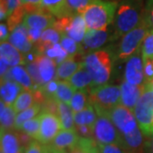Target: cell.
Listing matches in <instances>:
<instances>
[{
  "label": "cell",
  "mask_w": 153,
  "mask_h": 153,
  "mask_svg": "<svg viewBox=\"0 0 153 153\" xmlns=\"http://www.w3.org/2000/svg\"><path fill=\"white\" fill-rule=\"evenodd\" d=\"M143 17L148 22L151 28L153 29V0L146 1V4L143 12Z\"/></svg>",
  "instance_id": "7bdbcfd3"
},
{
  "label": "cell",
  "mask_w": 153,
  "mask_h": 153,
  "mask_svg": "<svg viewBox=\"0 0 153 153\" xmlns=\"http://www.w3.org/2000/svg\"><path fill=\"white\" fill-rule=\"evenodd\" d=\"M26 14H27V11L23 7V5L19 6L16 10L11 14L10 16L7 20V25H8V27L10 29V33L19 25L22 24Z\"/></svg>",
  "instance_id": "836d02e7"
},
{
  "label": "cell",
  "mask_w": 153,
  "mask_h": 153,
  "mask_svg": "<svg viewBox=\"0 0 153 153\" xmlns=\"http://www.w3.org/2000/svg\"><path fill=\"white\" fill-rule=\"evenodd\" d=\"M42 0H21L22 5L25 8L27 13L41 10Z\"/></svg>",
  "instance_id": "ee69618b"
},
{
  "label": "cell",
  "mask_w": 153,
  "mask_h": 153,
  "mask_svg": "<svg viewBox=\"0 0 153 153\" xmlns=\"http://www.w3.org/2000/svg\"><path fill=\"white\" fill-rule=\"evenodd\" d=\"M1 57L7 61L10 66H16L26 65L22 53L9 42H1L0 44Z\"/></svg>",
  "instance_id": "d6986e66"
},
{
  "label": "cell",
  "mask_w": 153,
  "mask_h": 153,
  "mask_svg": "<svg viewBox=\"0 0 153 153\" xmlns=\"http://www.w3.org/2000/svg\"><path fill=\"white\" fill-rule=\"evenodd\" d=\"M76 56L70 55L56 68V79L60 81H68L78 69H80L83 63L82 61H76Z\"/></svg>",
  "instance_id": "ac0fdd59"
},
{
  "label": "cell",
  "mask_w": 153,
  "mask_h": 153,
  "mask_svg": "<svg viewBox=\"0 0 153 153\" xmlns=\"http://www.w3.org/2000/svg\"><path fill=\"white\" fill-rule=\"evenodd\" d=\"M58 117L60 118L61 128L64 130L75 129L76 124L74 122V112L68 104L58 100Z\"/></svg>",
  "instance_id": "cb8c5ba5"
},
{
  "label": "cell",
  "mask_w": 153,
  "mask_h": 153,
  "mask_svg": "<svg viewBox=\"0 0 153 153\" xmlns=\"http://www.w3.org/2000/svg\"><path fill=\"white\" fill-rule=\"evenodd\" d=\"M60 44L69 54V55L76 56L78 55H82V45L76 43L75 40L69 38L65 34H62L61 38H60Z\"/></svg>",
  "instance_id": "1f68e13d"
},
{
  "label": "cell",
  "mask_w": 153,
  "mask_h": 153,
  "mask_svg": "<svg viewBox=\"0 0 153 153\" xmlns=\"http://www.w3.org/2000/svg\"><path fill=\"white\" fill-rule=\"evenodd\" d=\"M53 27L62 34L72 38L78 44L82 43L87 32V25L82 14H76L71 16L58 19Z\"/></svg>",
  "instance_id": "ba28073f"
},
{
  "label": "cell",
  "mask_w": 153,
  "mask_h": 153,
  "mask_svg": "<svg viewBox=\"0 0 153 153\" xmlns=\"http://www.w3.org/2000/svg\"><path fill=\"white\" fill-rule=\"evenodd\" d=\"M145 88L134 109L140 130L146 137L153 136V88L145 82Z\"/></svg>",
  "instance_id": "8992f818"
},
{
  "label": "cell",
  "mask_w": 153,
  "mask_h": 153,
  "mask_svg": "<svg viewBox=\"0 0 153 153\" xmlns=\"http://www.w3.org/2000/svg\"><path fill=\"white\" fill-rule=\"evenodd\" d=\"M90 104L88 90H76L70 102V107L74 113L84 110Z\"/></svg>",
  "instance_id": "f1b7e54d"
},
{
  "label": "cell",
  "mask_w": 153,
  "mask_h": 153,
  "mask_svg": "<svg viewBox=\"0 0 153 153\" xmlns=\"http://www.w3.org/2000/svg\"><path fill=\"white\" fill-rule=\"evenodd\" d=\"M22 5L21 0H0V20H8L10 15Z\"/></svg>",
  "instance_id": "d6a6232c"
},
{
  "label": "cell",
  "mask_w": 153,
  "mask_h": 153,
  "mask_svg": "<svg viewBox=\"0 0 153 153\" xmlns=\"http://www.w3.org/2000/svg\"><path fill=\"white\" fill-rule=\"evenodd\" d=\"M61 36H62V33H60L58 30H56L54 27L48 28L43 32L39 42L53 44H59Z\"/></svg>",
  "instance_id": "74e56055"
},
{
  "label": "cell",
  "mask_w": 153,
  "mask_h": 153,
  "mask_svg": "<svg viewBox=\"0 0 153 153\" xmlns=\"http://www.w3.org/2000/svg\"><path fill=\"white\" fill-rule=\"evenodd\" d=\"M9 42L23 55L29 53L34 48V44L30 41L28 37L27 27L24 24L19 25L11 32Z\"/></svg>",
  "instance_id": "2e32d148"
},
{
  "label": "cell",
  "mask_w": 153,
  "mask_h": 153,
  "mask_svg": "<svg viewBox=\"0 0 153 153\" xmlns=\"http://www.w3.org/2000/svg\"><path fill=\"white\" fill-rule=\"evenodd\" d=\"M94 139L99 145L116 144L121 146V134L107 114H99L93 128Z\"/></svg>",
  "instance_id": "52a82bcc"
},
{
  "label": "cell",
  "mask_w": 153,
  "mask_h": 153,
  "mask_svg": "<svg viewBox=\"0 0 153 153\" xmlns=\"http://www.w3.org/2000/svg\"><path fill=\"white\" fill-rule=\"evenodd\" d=\"M57 85H58V80L54 79L48 83L44 84V86L41 88V89L48 99H55V93L57 90Z\"/></svg>",
  "instance_id": "60d3db41"
},
{
  "label": "cell",
  "mask_w": 153,
  "mask_h": 153,
  "mask_svg": "<svg viewBox=\"0 0 153 153\" xmlns=\"http://www.w3.org/2000/svg\"><path fill=\"white\" fill-rule=\"evenodd\" d=\"M143 61L146 60H153V29L148 32L147 35L143 41L141 46Z\"/></svg>",
  "instance_id": "d590c367"
},
{
  "label": "cell",
  "mask_w": 153,
  "mask_h": 153,
  "mask_svg": "<svg viewBox=\"0 0 153 153\" xmlns=\"http://www.w3.org/2000/svg\"><path fill=\"white\" fill-rule=\"evenodd\" d=\"M107 115L117 127L121 136L129 134L140 128L133 111L123 105L119 104L115 106Z\"/></svg>",
  "instance_id": "9c48e42d"
},
{
  "label": "cell",
  "mask_w": 153,
  "mask_h": 153,
  "mask_svg": "<svg viewBox=\"0 0 153 153\" xmlns=\"http://www.w3.org/2000/svg\"><path fill=\"white\" fill-rule=\"evenodd\" d=\"M37 62L44 85L56 79V64L54 60L46 55H40L37 59Z\"/></svg>",
  "instance_id": "ffe728a7"
},
{
  "label": "cell",
  "mask_w": 153,
  "mask_h": 153,
  "mask_svg": "<svg viewBox=\"0 0 153 153\" xmlns=\"http://www.w3.org/2000/svg\"><path fill=\"white\" fill-rule=\"evenodd\" d=\"M80 136L75 129L61 130L51 142L46 145L52 153H70L78 145Z\"/></svg>",
  "instance_id": "4fadbf2b"
},
{
  "label": "cell",
  "mask_w": 153,
  "mask_h": 153,
  "mask_svg": "<svg viewBox=\"0 0 153 153\" xmlns=\"http://www.w3.org/2000/svg\"><path fill=\"white\" fill-rule=\"evenodd\" d=\"M49 112L52 114L58 116L59 111H58V100L56 99L49 98L46 100V101L42 105L41 112Z\"/></svg>",
  "instance_id": "ab89813d"
},
{
  "label": "cell",
  "mask_w": 153,
  "mask_h": 153,
  "mask_svg": "<svg viewBox=\"0 0 153 153\" xmlns=\"http://www.w3.org/2000/svg\"><path fill=\"white\" fill-rule=\"evenodd\" d=\"M99 153H125V152L119 145L108 144L99 145Z\"/></svg>",
  "instance_id": "b9f144b4"
},
{
  "label": "cell",
  "mask_w": 153,
  "mask_h": 153,
  "mask_svg": "<svg viewBox=\"0 0 153 153\" xmlns=\"http://www.w3.org/2000/svg\"><path fill=\"white\" fill-rule=\"evenodd\" d=\"M23 89L24 88L16 81H1V100L4 101L6 105L11 106Z\"/></svg>",
  "instance_id": "44dd1931"
},
{
  "label": "cell",
  "mask_w": 153,
  "mask_h": 153,
  "mask_svg": "<svg viewBox=\"0 0 153 153\" xmlns=\"http://www.w3.org/2000/svg\"><path fill=\"white\" fill-rule=\"evenodd\" d=\"M75 130L77 133V134L82 138H89L94 139L93 128L86 125H76Z\"/></svg>",
  "instance_id": "f6af8a7d"
},
{
  "label": "cell",
  "mask_w": 153,
  "mask_h": 153,
  "mask_svg": "<svg viewBox=\"0 0 153 153\" xmlns=\"http://www.w3.org/2000/svg\"><path fill=\"white\" fill-rule=\"evenodd\" d=\"M43 153H52L51 152V151L49 150V148L47 147V146L46 145H44V152Z\"/></svg>",
  "instance_id": "11a10c76"
},
{
  "label": "cell",
  "mask_w": 153,
  "mask_h": 153,
  "mask_svg": "<svg viewBox=\"0 0 153 153\" xmlns=\"http://www.w3.org/2000/svg\"><path fill=\"white\" fill-rule=\"evenodd\" d=\"M70 10L73 15L82 14V12L90 4L99 0H66Z\"/></svg>",
  "instance_id": "f35d334b"
},
{
  "label": "cell",
  "mask_w": 153,
  "mask_h": 153,
  "mask_svg": "<svg viewBox=\"0 0 153 153\" xmlns=\"http://www.w3.org/2000/svg\"><path fill=\"white\" fill-rule=\"evenodd\" d=\"M121 87L105 84L90 88L88 100L97 115L107 114L115 106L121 104Z\"/></svg>",
  "instance_id": "277c9868"
},
{
  "label": "cell",
  "mask_w": 153,
  "mask_h": 153,
  "mask_svg": "<svg viewBox=\"0 0 153 153\" xmlns=\"http://www.w3.org/2000/svg\"><path fill=\"white\" fill-rule=\"evenodd\" d=\"M26 69H27V71L29 73L30 76L32 77L36 89L41 88L43 87L44 86V83H43L42 78H41L40 73H39L37 60L33 61V62H30V63H27L26 65Z\"/></svg>",
  "instance_id": "8d00e7d4"
},
{
  "label": "cell",
  "mask_w": 153,
  "mask_h": 153,
  "mask_svg": "<svg viewBox=\"0 0 153 153\" xmlns=\"http://www.w3.org/2000/svg\"><path fill=\"white\" fill-rule=\"evenodd\" d=\"M144 62V73L145 82H148L153 79V63L152 60H146Z\"/></svg>",
  "instance_id": "7dc6e473"
},
{
  "label": "cell",
  "mask_w": 153,
  "mask_h": 153,
  "mask_svg": "<svg viewBox=\"0 0 153 153\" xmlns=\"http://www.w3.org/2000/svg\"><path fill=\"white\" fill-rule=\"evenodd\" d=\"M28 29V37L30 41L33 43V44H36L37 43L39 42L43 31H40L38 29H32V28H27Z\"/></svg>",
  "instance_id": "681fc988"
},
{
  "label": "cell",
  "mask_w": 153,
  "mask_h": 153,
  "mask_svg": "<svg viewBox=\"0 0 153 153\" xmlns=\"http://www.w3.org/2000/svg\"><path fill=\"white\" fill-rule=\"evenodd\" d=\"M124 79L126 82L134 85H142L145 83L141 49H139L127 60L124 69Z\"/></svg>",
  "instance_id": "7c38bea8"
},
{
  "label": "cell",
  "mask_w": 153,
  "mask_h": 153,
  "mask_svg": "<svg viewBox=\"0 0 153 153\" xmlns=\"http://www.w3.org/2000/svg\"><path fill=\"white\" fill-rule=\"evenodd\" d=\"M151 138H152V140L149 144V150H150V153H153V136Z\"/></svg>",
  "instance_id": "db71d44e"
},
{
  "label": "cell",
  "mask_w": 153,
  "mask_h": 153,
  "mask_svg": "<svg viewBox=\"0 0 153 153\" xmlns=\"http://www.w3.org/2000/svg\"><path fill=\"white\" fill-rule=\"evenodd\" d=\"M17 135H18V139H19V142H20V145H21V147L24 148V149H26L33 141V137L29 135L27 133L22 131V130L17 131Z\"/></svg>",
  "instance_id": "bcb514c9"
},
{
  "label": "cell",
  "mask_w": 153,
  "mask_h": 153,
  "mask_svg": "<svg viewBox=\"0 0 153 153\" xmlns=\"http://www.w3.org/2000/svg\"><path fill=\"white\" fill-rule=\"evenodd\" d=\"M82 63L93 78L94 87L105 85L109 82L112 61L107 49H99L85 55Z\"/></svg>",
  "instance_id": "3957f363"
},
{
  "label": "cell",
  "mask_w": 153,
  "mask_h": 153,
  "mask_svg": "<svg viewBox=\"0 0 153 153\" xmlns=\"http://www.w3.org/2000/svg\"><path fill=\"white\" fill-rule=\"evenodd\" d=\"M114 33L106 30L88 29L82 43V55H87L102 48L110 41H114Z\"/></svg>",
  "instance_id": "8fae6325"
},
{
  "label": "cell",
  "mask_w": 153,
  "mask_h": 153,
  "mask_svg": "<svg viewBox=\"0 0 153 153\" xmlns=\"http://www.w3.org/2000/svg\"><path fill=\"white\" fill-rule=\"evenodd\" d=\"M43 152H44V145L38 140H33L25 149V153H43Z\"/></svg>",
  "instance_id": "c3c4849f"
},
{
  "label": "cell",
  "mask_w": 153,
  "mask_h": 153,
  "mask_svg": "<svg viewBox=\"0 0 153 153\" xmlns=\"http://www.w3.org/2000/svg\"><path fill=\"white\" fill-rule=\"evenodd\" d=\"M97 117V113L91 104L81 111L74 113V122L76 125H86L94 128Z\"/></svg>",
  "instance_id": "4316f807"
},
{
  "label": "cell",
  "mask_w": 153,
  "mask_h": 153,
  "mask_svg": "<svg viewBox=\"0 0 153 153\" xmlns=\"http://www.w3.org/2000/svg\"><path fill=\"white\" fill-rule=\"evenodd\" d=\"M152 63H153V60H152Z\"/></svg>",
  "instance_id": "680465c9"
},
{
  "label": "cell",
  "mask_w": 153,
  "mask_h": 153,
  "mask_svg": "<svg viewBox=\"0 0 153 153\" xmlns=\"http://www.w3.org/2000/svg\"><path fill=\"white\" fill-rule=\"evenodd\" d=\"M121 105L125 107L134 111L135 105L142 94L145 84L142 85H134L129 82H124L121 84Z\"/></svg>",
  "instance_id": "9a60e30c"
},
{
  "label": "cell",
  "mask_w": 153,
  "mask_h": 153,
  "mask_svg": "<svg viewBox=\"0 0 153 153\" xmlns=\"http://www.w3.org/2000/svg\"><path fill=\"white\" fill-rule=\"evenodd\" d=\"M152 28L143 17L141 22L129 33L122 37L116 53V59L120 62L128 60L135 52L141 49L143 41Z\"/></svg>",
  "instance_id": "5b68a950"
},
{
  "label": "cell",
  "mask_w": 153,
  "mask_h": 153,
  "mask_svg": "<svg viewBox=\"0 0 153 153\" xmlns=\"http://www.w3.org/2000/svg\"><path fill=\"white\" fill-rule=\"evenodd\" d=\"M70 153H99V152H89V151H88V150H86V149L81 147L80 146H78V145H77V146H76L75 149H73Z\"/></svg>",
  "instance_id": "f5cc1de1"
},
{
  "label": "cell",
  "mask_w": 153,
  "mask_h": 153,
  "mask_svg": "<svg viewBox=\"0 0 153 153\" xmlns=\"http://www.w3.org/2000/svg\"><path fill=\"white\" fill-rule=\"evenodd\" d=\"M117 7V2L107 0H99L90 4L82 14L88 29L106 30L114 21Z\"/></svg>",
  "instance_id": "7a4b0ae2"
},
{
  "label": "cell",
  "mask_w": 153,
  "mask_h": 153,
  "mask_svg": "<svg viewBox=\"0 0 153 153\" xmlns=\"http://www.w3.org/2000/svg\"><path fill=\"white\" fill-rule=\"evenodd\" d=\"M41 9L48 11L58 19L74 16L66 0H42Z\"/></svg>",
  "instance_id": "e0dca14e"
},
{
  "label": "cell",
  "mask_w": 153,
  "mask_h": 153,
  "mask_svg": "<svg viewBox=\"0 0 153 153\" xmlns=\"http://www.w3.org/2000/svg\"><path fill=\"white\" fill-rule=\"evenodd\" d=\"M41 109H42V106L41 105L38 104V103H35L33 105V106L29 107L27 110L23 111L22 112L18 113L16 115V123H15V130H20L21 129V127L22 124L27 122V121L30 120L32 118L36 117V116L41 112Z\"/></svg>",
  "instance_id": "4dcf8cb0"
},
{
  "label": "cell",
  "mask_w": 153,
  "mask_h": 153,
  "mask_svg": "<svg viewBox=\"0 0 153 153\" xmlns=\"http://www.w3.org/2000/svg\"><path fill=\"white\" fill-rule=\"evenodd\" d=\"M149 82V83H150V85H151V87L152 88H153V79L152 80V81H150V82Z\"/></svg>",
  "instance_id": "9f6ffc18"
},
{
  "label": "cell",
  "mask_w": 153,
  "mask_h": 153,
  "mask_svg": "<svg viewBox=\"0 0 153 153\" xmlns=\"http://www.w3.org/2000/svg\"><path fill=\"white\" fill-rule=\"evenodd\" d=\"M10 70L14 80L18 82L24 89L33 90V91L36 89L33 79L29 75L26 67H23L22 66H13Z\"/></svg>",
  "instance_id": "484cf974"
},
{
  "label": "cell",
  "mask_w": 153,
  "mask_h": 153,
  "mask_svg": "<svg viewBox=\"0 0 153 153\" xmlns=\"http://www.w3.org/2000/svg\"><path fill=\"white\" fill-rule=\"evenodd\" d=\"M20 153H25V149H24V148H22V149H21V152H20Z\"/></svg>",
  "instance_id": "6f0895ef"
},
{
  "label": "cell",
  "mask_w": 153,
  "mask_h": 153,
  "mask_svg": "<svg viewBox=\"0 0 153 153\" xmlns=\"http://www.w3.org/2000/svg\"><path fill=\"white\" fill-rule=\"evenodd\" d=\"M40 124H41L40 117L38 116V117H36L34 118H32L30 120L25 122L22 124V127H21L20 130L27 133L29 135H31V136L33 137V139L37 140L38 134H39Z\"/></svg>",
  "instance_id": "e575fe53"
},
{
  "label": "cell",
  "mask_w": 153,
  "mask_h": 153,
  "mask_svg": "<svg viewBox=\"0 0 153 153\" xmlns=\"http://www.w3.org/2000/svg\"><path fill=\"white\" fill-rule=\"evenodd\" d=\"M55 22V16L52 14L41 9L37 11L27 13L22 24L27 28L38 29L44 32L48 28L53 27Z\"/></svg>",
  "instance_id": "5bb4252c"
},
{
  "label": "cell",
  "mask_w": 153,
  "mask_h": 153,
  "mask_svg": "<svg viewBox=\"0 0 153 153\" xmlns=\"http://www.w3.org/2000/svg\"><path fill=\"white\" fill-rule=\"evenodd\" d=\"M10 29L8 27V25L5 23L1 22L0 24V40L1 42H5L7 39L10 38Z\"/></svg>",
  "instance_id": "f907efd6"
},
{
  "label": "cell",
  "mask_w": 153,
  "mask_h": 153,
  "mask_svg": "<svg viewBox=\"0 0 153 153\" xmlns=\"http://www.w3.org/2000/svg\"><path fill=\"white\" fill-rule=\"evenodd\" d=\"M35 104L33 90L23 89L13 104V109L16 113H20Z\"/></svg>",
  "instance_id": "83f0119b"
},
{
  "label": "cell",
  "mask_w": 153,
  "mask_h": 153,
  "mask_svg": "<svg viewBox=\"0 0 153 153\" xmlns=\"http://www.w3.org/2000/svg\"><path fill=\"white\" fill-rule=\"evenodd\" d=\"M75 94V88L71 85L68 81L58 80L57 90L55 93V99L59 101L70 104L71 100Z\"/></svg>",
  "instance_id": "f546056e"
},
{
  "label": "cell",
  "mask_w": 153,
  "mask_h": 153,
  "mask_svg": "<svg viewBox=\"0 0 153 153\" xmlns=\"http://www.w3.org/2000/svg\"><path fill=\"white\" fill-rule=\"evenodd\" d=\"M0 66H1V68H0V74H1V77L3 76H4L6 73H7V71L10 70V68H9V66L10 65L7 63V61H6L4 58H0Z\"/></svg>",
  "instance_id": "816d5d0a"
},
{
  "label": "cell",
  "mask_w": 153,
  "mask_h": 153,
  "mask_svg": "<svg viewBox=\"0 0 153 153\" xmlns=\"http://www.w3.org/2000/svg\"><path fill=\"white\" fill-rule=\"evenodd\" d=\"M68 82L75 90H88L94 87L93 78L88 70L82 66L70 77Z\"/></svg>",
  "instance_id": "7402d4cb"
},
{
  "label": "cell",
  "mask_w": 153,
  "mask_h": 153,
  "mask_svg": "<svg viewBox=\"0 0 153 153\" xmlns=\"http://www.w3.org/2000/svg\"><path fill=\"white\" fill-rule=\"evenodd\" d=\"M0 122L1 130H13L15 129L16 111L10 105H6L4 101L0 103Z\"/></svg>",
  "instance_id": "d4e9b609"
},
{
  "label": "cell",
  "mask_w": 153,
  "mask_h": 153,
  "mask_svg": "<svg viewBox=\"0 0 153 153\" xmlns=\"http://www.w3.org/2000/svg\"><path fill=\"white\" fill-rule=\"evenodd\" d=\"M39 117L41 124L39 134L36 140L43 145H48L60 132L61 128L60 118L58 116L46 111L40 112Z\"/></svg>",
  "instance_id": "30bf717a"
},
{
  "label": "cell",
  "mask_w": 153,
  "mask_h": 153,
  "mask_svg": "<svg viewBox=\"0 0 153 153\" xmlns=\"http://www.w3.org/2000/svg\"><path fill=\"white\" fill-rule=\"evenodd\" d=\"M142 0H123L118 7L113 21L115 39L123 37L135 28L143 19Z\"/></svg>",
  "instance_id": "6da1fadb"
},
{
  "label": "cell",
  "mask_w": 153,
  "mask_h": 153,
  "mask_svg": "<svg viewBox=\"0 0 153 153\" xmlns=\"http://www.w3.org/2000/svg\"><path fill=\"white\" fill-rule=\"evenodd\" d=\"M1 152L3 153H20L21 145L17 132L1 130Z\"/></svg>",
  "instance_id": "603a6c76"
}]
</instances>
